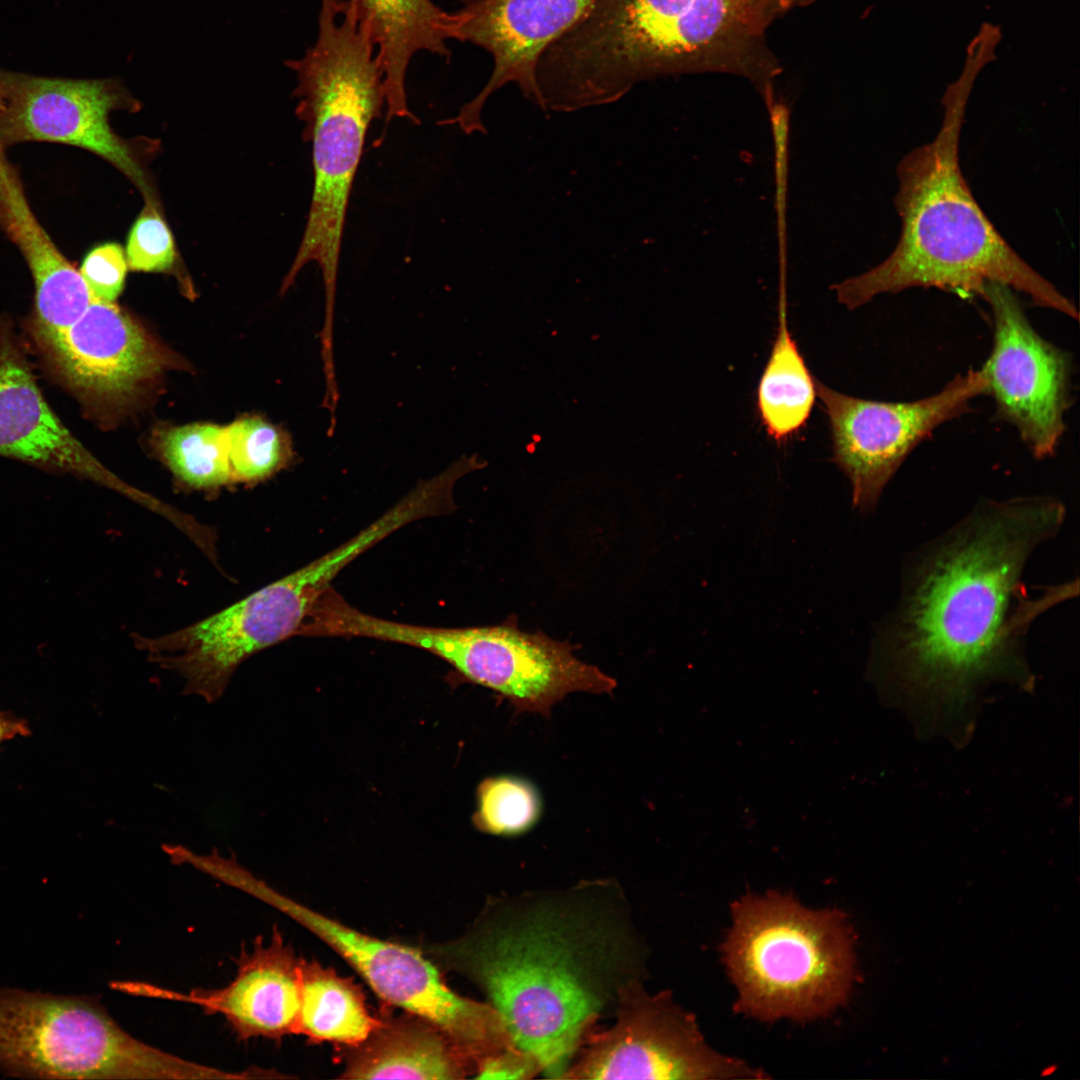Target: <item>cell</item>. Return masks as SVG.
I'll use <instances>...</instances> for the list:
<instances>
[{
	"label": "cell",
	"instance_id": "obj_1",
	"mask_svg": "<svg viewBox=\"0 0 1080 1080\" xmlns=\"http://www.w3.org/2000/svg\"><path fill=\"white\" fill-rule=\"evenodd\" d=\"M1065 513L1051 496L984 501L906 569L896 610L875 639L872 666L921 734L962 744L986 688L1034 687L1025 637L1041 614L1078 594V580L1032 594L1023 573Z\"/></svg>",
	"mask_w": 1080,
	"mask_h": 1080
},
{
	"label": "cell",
	"instance_id": "obj_2",
	"mask_svg": "<svg viewBox=\"0 0 1080 1080\" xmlns=\"http://www.w3.org/2000/svg\"><path fill=\"white\" fill-rule=\"evenodd\" d=\"M431 951L480 988L555 1079L619 989L645 975L628 902L610 880L491 899L463 936Z\"/></svg>",
	"mask_w": 1080,
	"mask_h": 1080
},
{
	"label": "cell",
	"instance_id": "obj_3",
	"mask_svg": "<svg viewBox=\"0 0 1080 1080\" xmlns=\"http://www.w3.org/2000/svg\"><path fill=\"white\" fill-rule=\"evenodd\" d=\"M808 0H598L537 63L548 95L569 110L604 104L653 78L744 76L772 98L779 65L765 32Z\"/></svg>",
	"mask_w": 1080,
	"mask_h": 1080
},
{
	"label": "cell",
	"instance_id": "obj_4",
	"mask_svg": "<svg viewBox=\"0 0 1080 1080\" xmlns=\"http://www.w3.org/2000/svg\"><path fill=\"white\" fill-rule=\"evenodd\" d=\"M968 89V82L960 83L946 95L936 136L899 162L898 242L880 264L835 285L838 302L853 310L878 295L917 287L981 296L986 283L998 282L1078 320L1075 305L1000 235L964 179L959 141Z\"/></svg>",
	"mask_w": 1080,
	"mask_h": 1080
},
{
	"label": "cell",
	"instance_id": "obj_5",
	"mask_svg": "<svg viewBox=\"0 0 1080 1080\" xmlns=\"http://www.w3.org/2000/svg\"><path fill=\"white\" fill-rule=\"evenodd\" d=\"M286 65L297 75L296 114L312 143L314 183L303 237L281 291L316 263L325 291L324 325L332 326L348 202L370 124L385 106L383 72L352 0H320L316 42Z\"/></svg>",
	"mask_w": 1080,
	"mask_h": 1080
},
{
	"label": "cell",
	"instance_id": "obj_6",
	"mask_svg": "<svg viewBox=\"0 0 1080 1080\" xmlns=\"http://www.w3.org/2000/svg\"><path fill=\"white\" fill-rule=\"evenodd\" d=\"M723 960L738 991L737 1012L764 1020H810L849 997L854 937L837 909L811 910L769 891L731 905Z\"/></svg>",
	"mask_w": 1080,
	"mask_h": 1080
},
{
	"label": "cell",
	"instance_id": "obj_7",
	"mask_svg": "<svg viewBox=\"0 0 1080 1080\" xmlns=\"http://www.w3.org/2000/svg\"><path fill=\"white\" fill-rule=\"evenodd\" d=\"M0 1070L48 1079H222L225 1072L151 1046L89 997L0 990Z\"/></svg>",
	"mask_w": 1080,
	"mask_h": 1080
},
{
	"label": "cell",
	"instance_id": "obj_8",
	"mask_svg": "<svg viewBox=\"0 0 1080 1080\" xmlns=\"http://www.w3.org/2000/svg\"><path fill=\"white\" fill-rule=\"evenodd\" d=\"M234 886L272 906L340 955L385 1003L438 1026L472 1061L516 1047L504 1020L489 1003L462 996L417 948L359 932L269 886L249 870Z\"/></svg>",
	"mask_w": 1080,
	"mask_h": 1080
},
{
	"label": "cell",
	"instance_id": "obj_9",
	"mask_svg": "<svg viewBox=\"0 0 1080 1080\" xmlns=\"http://www.w3.org/2000/svg\"><path fill=\"white\" fill-rule=\"evenodd\" d=\"M394 639L444 659L468 680L502 695L517 713L549 716L568 694H612L617 685L597 666L580 660L568 641L523 631L513 618L465 628L399 623Z\"/></svg>",
	"mask_w": 1080,
	"mask_h": 1080
},
{
	"label": "cell",
	"instance_id": "obj_10",
	"mask_svg": "<svg viewBox=\"0 0 1080 1080\" xmlns=\"http://www.w3.org/2000/svg\"><path fill=\"white\" fill-rule=\"evenodd\" d=\"M643 979L618 991L615 1023L590 1032L562 1079L763 1078L741 1060L719 1054L704 1040L694 1016L670 992L648 993Z\"/></svg>",
	"mask_w": 1080,
	"mask_h": 1080
},
{
	"label": "cell",
	"instance_id": "obj_11",
	"mask_svg": "<svg viewBox=\"0 0 1080 1080\" xmlns=\"http://www.w3.org/2000/svg\"><path fill=\"white\" fill-rule=\"evenodd\" d=\"M816 391L829 421L832 461L850 481L853 507L868 513L914 448L966 413L973 399L987 395L988 379L982 368L971 369L938 393L912 402L853 397L817 379Z\"/></svg>",
	"mask_w": 1080,
	"mask_h": 1080
},
{
	"label": "cell",
	"instance_id": "obj_12",
	"mask_svg": "<svg viewBox=\"0 0 1080 1080\" xmlns=\"http://www.w3.org/2000/svg\"><path fill=\"white\" fill-rule=\"evenodd\" d=\"M0 144L48 142L78 147L109 162L157 203L133 144L112 129L114 110L136 111L139 102L119 80L37 76L0 68Z\"/></svg>",
	"mask_w": 1080,
	"mask_h": 1080
},
{
	"label": "cell",
	"instance_id": "obj_13",
	"mask_svg": "<svg viewBox=\"0 0 1080 1080\" xmlns=\"http://www.w3.org/2000/svg\"><path fill=\"white\" fill-rule=\"evenodd\" d=\"M981 297L993 317V345L982 369L997 416L1013 425L1037 459L1055 454L1070 406V354L1040 336L1013 290L988 282Z\"/></svg>",
	"mask_w": 1080,
	"mask_h": 1080
},
{
	"label": "cell",
	"instance_id": "obj_14",
	"mask_svg": "<svg viewBox=\"0 0 1080 1080\" xmlns=\"http://www.w3.org/2000/svg\"><path fill=\"white\" fill-rule=\"evenodd\" d=\"M598 0H465L449 12L448 37L486 50L492 73L477 96L448 119L465 133L482 131L488 98L513 83L541 107L536 66L544 50L570 29Z\"/></svg>",
	"mask_w": 1080,
	"mask_h": 1080
},
{
	"label": "cell",
	"instance_id": "obj_15",
	"mask_svg": "<svg viewBox=\"0 0 1080 1080\" xmlns=\"http://www.w3.org/2000/svg\"><path fill=\"white\" fill-rule=\"evenodd\" d=\"M44 354L58 379L95 413L128 404L171 361L113 302L96 299Z\"/></svg>",
	"mask_w": 1080,
	"mask_h": 1080
},
{
	"label": "cell",
	"instance_id": "obj_16",
	"mask_svg": "<svg viewBox=\"0 0 1080 1080\" xmlns=\"http://www.w3.org/2000/svg\"><path fill=\"white\" fill-rule=\"evenodd\" d=\"M0 456L68 473L113 489L144 507L152 496L99 462L46 401L10 322L0 315Z\"/></svg>",
	"mask_w": 1080,
	"mask_h": 1080
},
{
	"label": "cell",
	"instance_id": "obj_17",
	"mask_svg": "<svg viewBox=\"0 0 1080 1080\" xmlns=\"http://www.w3.org/2000/svg\"><path fill=\"white\" fill-rule=\"evenodd\" d=\"M300 960L274 928L269 942L258 937L237 959L234 979L225 987L188 994L151 985L125 983L124 990L184 1001L225 1018L240 1040L279 1039L296 1034L300 1010Z\"/></svg>",
	"mask_w": 1080,
	"mask_h": 1080
},
{
	"label": "cell",
	"instance_id": "obj_18",
	"mask_svg": "<svg viewBox=\"0 0 1080 1080\" xmlns=\"http://www.w3.org/2000/svg\"><path fill=\"white\" fill-rule=\"evenodd\" d=\"M0 230L22 254L34 282L33 337L49 349L86 311L93 297L80 272L34 215L21 178L0 144Z\"/></svg>",
	"mask_w": 1080,
	"mask_h": 1080
},
{
	"label": "cell",
	"instance_id": "obj_19",
	"mask_svg": "<svg viewBox=\"0 0 1080 1080\" xmlns=\"http://www.w3.org/2000/svg\"><path fill=\"white\" fill-rule=\"evenodd\" d=\"M351 1048L340 1078L455 1080L474 1071L472 1061L445 1032L410 1013L381 1021Z\"/></svg>",
	"mask_w": 1080,
	"mask_h": 1080
},
{
	"label": "cell",
	"instance_id": "obj_20",
	"mask_svg": "<svg viewBox=\"0 0 1080 1080\" xmlns=\"http://www.w3.org/2000/svg\"><path fill=\"white\" fill-rule=\"evenodd\" d=\"M368 26L383 72L386 120L419 124L408 107L405 80L414 55L427 51L448 59L449 12L432 0H352Z\"/></svg>",
	"mask_w": 1080,
	"mask_h": 1080
},
{
	"label": "cell",
	"instance_id": "obj_21",
	"mask_svg": "<svg viewBox=\"0 0 1080 1080\" xmlns=\"http://www.w3.org/2000/svg\"><path fill=\"white\" fill-rule=\"evenodd\" d=\"M816 396V379L788 326L786 282H779L777 330L756 393L768 436L781 443L798 433L810 418Z\"/></svg>",
	"mask_w": 1080,
	"mask_h": 1080
},
{
	"label": "cell",
	"instance_id": "obj_22",
	"mask_svg": "<svg viewBox=\"0 0 1080 1080\" xmlns=\"http://www.w3.org/2000/svg\"><path fill=\"white\" fill-rule=\"evenodd\" d=\"M300 991L296 1034L312 1042L354 1047L381 1024L357 984L317 961L300 960Z\"/></svg>",
	"mask_w": 1080,
	"mask_h": 1080
},
{
	"label": "cell",
	"instance_id": "obj_23",
	"mask_svg": "<svg viewBox=\"0 0 1080 1080\" xmlns=\"http://www.w3.org/2000/svg\"><path fill=\"white\" fill-rule=\"evenodd\" d=\"M162 452L170 469L196 488H213L232 479L227 427L192 424L169 430Z\"/></svg>",
	"mask_w": 1080,
	"mask_h": 1080
},
{
	"label": "cell",
	"instance_id": "obj_24",
	"mask_svg": "<svg viewBox=\"0 0 1080 1080\" xmlns=\"http://www.w3.org/2000/svg\"><path fill=\"white\" fill-rule=\"evenodd\" d=\"M232 479L261 480L286 466L293 457L290 439L259 418H244L227 427Z\"/></svg>",
	"mask_w": 1080,
	"mask_h": 1080
},
{
	"label": "cell",
	"instance_id": "obj_25",
	"mask_svg": "<svg viewBox=\"0 0 1080 1080\" xmlns=\"http://www.w3.org/2000/svg\"><path fill=\"white\" fill-rule=\"evenodd\" d=\"M540 813L535 788L523 779L500 776L486 779L478 790L474 821L494 835H515L529 829Z\"/></svg>",
	"mask_w": 1080,
	"mask_h": 1080
},
{
	"label": "cell",
	"instance_id": "obj_26",
	"mask_svg": "<svg viewBox=\"0 0 1080 1080\" xmlns=\"http://www.w3.org/2000/svg\"><path fill=\"white\" fill-rule=\"evenodd\" d=\"M125 257L134 271L164 272L174 266V239L158 205L145 202L129 231Z\"/></svg>",
	"mask_w": 1080,
	"mask_h": 1080
},
{
	"label": "cell",
	"instance_id": "obj_27",
	"mask_svg": "<svg viewBox=\"0 0 1080 1080\" xmlns=\"http://www.w3.org/2000/svg\"><path fill=\"white\" fill-rule=\"evenodd\" d=\"M127 267L123 248L107 242L85 255L79 272L93 299L112 303L123 289Z\"/></svg>",
	"mask_w": 1080,
	"mask_h": 1080
},
{
	"label": "cell",
	"instance_id": "obj_28",
	"mask_svg": "<svg viewBox=\"0 0 1080 1080\" xmlns=\"http://www.w3.org/2000/svg\"><path fill=\"white\" fill-rule=\"evenodd\" d=\"M768 104L775 146L776 212L779 256L786 255V193L790 112L783 103Z\"/></svg>",
	"mask_w": 1080,
	"mask_h": 1080
},
{
	"label": "cell",
	"instance_id": "obj_29",
	"mask_svg": "<svg viewBox=\"0 0 1080 1080\" xmlns=\"http://www.w3.org/2000/svg\"><path fill=\"white\" fill-rule=\"evenodd\" d=\"M472 1075L475 1079H532L542 1074L539 1061L518 1046L479 1061Z\"/></svg>",
	"mask_w": 1080,
	"mask_h": 1080
},
{
	"label": "cell",
	"instance_id": "obj_30",
	"mask_svg": "<svg viewBox=\"0 0 1080 1080\" xmlns=\"http://www.w3.org/2000/svg\"><path fill=\"white\" fill-rule=\"evenodd\" d=\"M29 733L26 723L0 711V744L17 736Z\"/></svg>",
	"mask_w": 1080,
	"mask_h": 1080
},
{
	"label": "cell",
	"instance_id": "obj_31",
	"mask_svg": "<svg viewBox=\"0 0 1080 1080\" xmlns=\"http://www.w3.org/2000/svg\"><path fill=\"white\" fill-rule=\"evenodd\" d=\"M1 108H2V96H1V90H0V111H1Z\"/></svg>",
	"mask_w": 1080,
	"mask_h": 1080
}]
</instances>
